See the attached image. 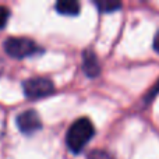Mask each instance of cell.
I'll list each match as a JSON object with an SVG mask.
<instances>
[{
    "label": "cell",
    "mask_w": 159,
    "mask_h": 159,
    "mask_svg": "<svg viewBox=\"0 0 159 159\" xmlns=\"http://www.w3.org/2000/svg\"><path fill=\"white\" fill-rule=\"evenodd\" d=\"M95 134V127L88 117H80L71 126L66 134L67 148L74 154H80L85 148L91 138Z\"/></svg>",
    "instance_id": "cell-1"
},
{
    "label": "cell",
    "mask_w": 159,
    "mask_h": 159,
    "mask_svg": "<svg viewBox=\"0 0 159 159\" xmlns=\"http://www.w3.org/2000/svg\"><path fill=\"white\" fill-rule=\"evenodd\" d=\"M4 52L10 57L14 59H25L30 56H35L42 52V49L36 45L35 41L25 36H11L4 41Z\"/></svg>",
    "instance_id": "cell-2"
},
{
    "label": "cell",
    "mask_w": 159,
    "mask_h": 159,
    "mask_svg": "<svg viewBox=\"0 0 159 159\" xmlns=\"http://www.w3.org/2000/svg\"><path fill=\"white\" fill-rule=\"evenodd\" d=\"M22 89L27 98L35 101L52 95L55 92V84L52 80L46 77H34L22 82Z\"/></svg>",
    "instance_id": "cell-3"
},
{
    "label": "cell",
    "mask_w": 159,
    "mask_h": 159,
    "mask_svg": "<svg viewBox=\"0 0 159 159\" xmlns=\"http://www.w3.org/2000/svg\"><path fill=\"white\" fill-rule=\"evenodd\" d=\"M17 127L24 134H34L38 130L42 129V120L39 117L38 112L32 109H28L25 112L20 113L16 119Z\"/></svg>",
    "instance_id": "cell-4"
},
{
    "label": "cell",
    "mask_w": 159,
    "mask_h": 159,
    "mask_svg": "<svg viewBox=\"0 0 159 159\" xmlns=\"http://www.w3.org/2000/svg\"><path fill=\"white\" fill-rule=\"evenodd\" d=\"M82 70H84L85 75H88L89 78H95L99 75L101 64H99V60L93 50H84V53H82Z\"/></svg>",
    "instance_id": "cell-5"
},
{
    "label": "cell",
    "mask_w": 159,
    "mask_h": 159,
    "mask_svg": "<svg viewBox=\"0 0 159 159\" xmlns=\"http://www.w3.org/2000/svg\"><path fill=\"white\" fill-rule=\"evenodd\" d=\"M80 8H81V6L75 0H60L56 3L57 13L63 14V16H77L80 13Z\"/></svg>",
    "instance_id": "cell-6"
},
{
    "label": "cell",
    "mask_w": 159,
    "mask_h": 159,
    "mask_svg": "<svg viewBox=\"0 0 159 159\" xmlns=\"http://www.w3.org/2000/svg\"><path fill=\"white\" fill-rule=\"evenodd\" d=\"M95 6L101 13H113L121 7V3L117 2H95Z\"/></svg>",
    "instance_id": "cell-7"
},
{
    "label": "cell",
    "mask_w": 159,
    "mask_h": 159,
    "mask_svg": "<svg viewBox=\"0 0 159 159\" xmlns=\"http://www.w3.org/2000/svg\"><path fill=\"white\" fill-rule=\"evenodd\" d=\"M87 159H115L112 155L107 151H103V149H93L88 154Z\"/></svg>",
    "instance_id": "cell-8"
},
{
    "label": "cell",
    "mask_w": 159,
    "mask_h": 159,
    "mask_svg": "<svg viewBox=\"0 0 159 159\" xmlns=\"http://www.w3.org/2000/svg\"><path fill=\"white\" fill-rule=\"evenodd\" d=\"M8 17H10V11H8V8L4 7V6H0V30L4 28V25L7 24Z\"/></svg>",
    "instance_id": "cell-9"
},
{
    "label": "cell",
    "mask_w": 159,
    "mask_h": 159,
    "mask_svg": "<svg viewBox=\"0 0 159 159\" xmlns=\"http://www.w3.org/2000/svg\"><path fill=\"white\" fill-rule=\"evenodd\" d=\"M154 50L159 53V31L157 32V35H155V38H154Z\"/></svg>",
    "instance_id": "cell-10"
}]
</instances>
